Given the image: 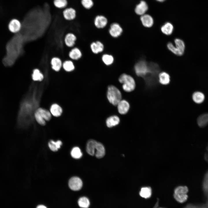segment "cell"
Instances as JSON below:
<instances>
[{
    "instance_id": "6da1fadb",
    "label": "cell",
    "mask_w": 208,
    "mask_h": 208,
    "mask_svg": "<svg viewBox=\"0 0 208 208\" xmlns=\"http://www.w3.org/2000/svg\"><path fill=\"white\" fill-rule=\"evenodd\" d=\"M22 35L18 33L8 42L6 46V55L3 59L4 64L8 66L12 65L23 51Z\"/></svg>"
},
{
    "instance_id": "7a4b0ae2",
    "label": "cell",
    "mask_w": 208,
    "mask_h": 208,
    "mask_svg": "<svg viewBox=\"0 0 208 208\" xmlns=\"http://www.w3.org/2000/svg\"><path fill=\"white\" fill-rule=\"evenodd\" d=\"M86 149L89 155L92 156L95 155L99 158L103 157L105 153V148L103 144L93 140H90L88 142Z\"/></svg>"
},
{
    "instance_id": "3957f363",
    "label": "cell",
    "mask_w": 208,
    "mask_h": 208,
    "mask_svg": "<svg viewBox=\"0 0 208 208\" xmlns=\"http://www.w3.org/2000/svg\"><path fill=\"white\" fill-rule=\"evenodd\" d=\"M119 81L123 84V89L127 92H131L134 90L135 87V81L130 75L125 73L122 74L119 77Z\"/></svg>"
},
{
    "instance_id": "277c9868",
    "label": "cell",
    "mask_w": 208,
    "mask_h": 208,
    "mask_svg": "<svg viewBox=\"0 0 208 208\" xmlns=\"http://www.w3.org/2000/svg\"><path fill=\"white\" fill-rule=\"evenodd\" d=\"M107 96L109 101L114 105H117L121 100V94L120 90L114 86H108Z\"/></svg>"
},
{
    "instance_id": "5b68a950",
    "label": "cell",
    "mask_w": 208,
    "mask_h": 208,
    "mask_svg": "<svg viewBox=\"0 0 208 208\" xmlns=\"http://www.w3.org/2000/svg\"><path fill=\"white\" fill-rule=\"evenodd\" d=\"M148 8L147 2L144 0H141L136 5L134 11L135 14L140 16L146 14Z\"/></svg>"
},
{
    "instance_id": "8992f818",
    "label": "cell",
    "mask_w": 208,
    "mask_h": 208,
    "mask_svg": "<svg viewBox=\"0 0 208 208\" xmlns=\"http://www.w3.org/2000/svg\"><path fill=\"white\" fill-rule=\"evenodd\" d=\"M8 27L9 30L11 32L17 34L21 31L22 27V24L18 19L13 18L10 21Z\"/></svg>"
},
{
    "instance_id": "52a82bcc",
    "label": "cell",
    "mask_w": 208,
    "mask_h": 208,
    "mask_svg": "<svg viewBox=\"0 0 208 208\" xmlns=\"http://www.w3.org/2000/svg\"><path fill=\"white\" fill-rule=\"evenodd\" d=\"M77 38L73 33L69 32L65 35L64 41V44L70 49L73 47L75 44Z\"/></svg>"
},
{
    "instance_id": "ba28073f",
    "label": "cell",
    "mask_w": 208,
    "mask_h": 208,
    "mask_svg": "<svg viewBox=\"0 0 208 208\" xmlns=\"http://www.w3.org/2000/svg\"><path fill=\"white\" fill-rule=\"evenodd\" d=\"M63 61L59 57L54 56L51 59L50 64L51 68L54 72H58L62 69Z\"/></svg>"
},
{
    "instance_id": "9c48e42d",
    "label": "cell",
    "mask_w": 208,
    "mask_h": 208,
    "mask_svg": "<svg viewBox=\"0 0 208 208\" xmlns=\"http://www.w3.org/2000/svg\"><path fill=\"white\" fill-rule=\"evenodd\" d=\"M82 182L81 179L77 177H73L69 180L68 185L70 188L74 191L80 190L82 186Z\"/></svg>"
},
{
    "instance_id": "30bf717a",
    "label": "cell",
    "mask_w": 208,
    "mask_h": 208,
    "mask_svg": "<svg viewBox=\"0 0 208 208\" xmlns=\"http://www.w3.org/2000/svg\"><path fill=\"white\" fill-rule=\"evenodd\" d=\"M123 29L120 25L117 23L111 24L109 29V33L113 37L117 38L122 33Z\"/></svg>"
},
{
    "instance_id": "8fae6325",
    "label": "cell",
    "mask_w": 208,
    "mask_h": 208,
    "mask_svg": "<svg viewBox=\"0 0 208 208\" xmlns=\"http://www.w3.org/2000/svg\"><path fill=\"white\" fill-rule=\"evenodd\" d=\"M140 20L142 25L146 27H151L154 24V20L152 16L148 13L140 16Z\"/></svg>"
},
{
    "instance_id": "7c38bea8",
    "label": "cell",
    "mask_w": 208,
    "mask_h": 208,
    "mask_svg": "<svg viewBox=\"0 0 208 208\" xmlns=\"http://www.w3.org/2000/svg\"><path fill=\"white\" fill-rule=\"evenodd\" d=\"M64 18L67 21L74 20L76 16V11L73 8H68L64 10L62 12Z\"/></svg>"
},
{
    "instance_id": "4fadbf2b",
    "label": "cell",
    "mask_w": 208,
    "mask_h": 208,
    "mask_svg": "<svg viewBox=\"0 0 208 208\" xmlns=\"http://www.w3.org/2000/svg\"><path fill=\"white\" fill-rule=\"evenodd\" d=\"M107 20L105 16L102 15L96 16L94 20V23L97 28L101 29L105 27L107 23Z\"/></svg>"
},
{
    "instance_id": "5bb4252c",
    "label": "cell",
    "mask_w": 208,
    "mask_h": 208,
    "mask_svg": "<svg viewBox=\"0 0 208 208\" xmlns=\"http://www.w3.org/2000/svg\"><path fill=\"white\" fill-rule=\"evenodd\" d=\"M69 59L72 60H77L81 57L82 54L80 50L77 47L70 49L68 53Z\"/></svg>"
},
{
    "instance_id": "9a60e30c",
    "label": "cell",
    "mask_w": 208,
    "mask_h": 208,
    "mask_svg": "<svg viewBox=\"0 0 208 208\" xmlns=\"http://www.w3.org/2000/svg\"><path fill=\"white\" fill-rule=\"evenodd\" d=\"M117 105L119 112L122 114L127 113L130 107V105L128 102L124 100H121Z\"/></svg>"
},
{
    "instance_id": "2e32d148",
    "label": "cell",
    "mask_w": 208,
    "mask_h": 208,
    "mask_svg": "<svg viewBox=\"0 0 208 208\" xmlns=\"http://www.w3.org/2000/svg\"><path fill=\"white\" fill-rule=\"evenodd\" d=\"M174 46L179 52V56H181L184 53L185 45L184 41L181 39L176 38L174 40Z\"/></svg>"
},
{
    "instance_id": "e0dca14e",
    "label": "cell",
    "mask_w": 208,
    "mask_h": 208,
    "mask_svg": "<svg viewBox=\"0 0 208 208\" xmlns=\"http://www.w3.org/2000/svg\"><path fill=\"white\" fill-rule=\"evenodd\" d=\"M174 27L172 24L169 22L165 23L161 27V32L164 34L169 36L173 32Z\"/></svg>"
},
{
    "instance_id": "ac0fdd59",
    "label": "cell",
    "mask_w": 208,
    "mask_h": 208,
    "mask_svg": "<svg viewBox=\"0 0 208 208\" xmlns=\"http://www.w3.org/2000/svg\"><path fill=\"white\" fill-rule=\"evenodd\" d=\"M90 47L92 51L95 54L101 52L104 49L103 44L99 41L92 42L91 44Z\"/></svg>"
},
{
    "instance_id": "d6986e66",
    "label": "cell",
    "mask_w": 208,
    "mask_h": 208,
    "mask_svg": "<svg viewBox=\"0 0 208 208\" xmlns=\"http://www.w3.org/2000/svg\"><path fill=\"white\" fill-rule=\"evenodd\" d=\"M75 66L73 60H67L63 62L62 69L66 72H70L74 70Z\"/></svg>"
},
{
    "instance_id": "ffe728a7",
    "label": "cell",
    "mask_w": 208,
    "mask_h": 208,
    "mask_svg": "<svg viewBox=\"0 0 208 208\" xmlns=\"http://www.w3.org/2000/svg\"><path fill=\"white\" fill-rule=\"evenodd\" d=\"M158 77L159 82L162 85H167L170 82V76L165 72H160L158 75Z\"/></svg>"
},
{
    "instance_id": "44dd1931",
    "label": "cell",
    "mask_w": 208,
    "mask_h": 208,
    "mask_svg": "<svg viewBox=\"0 0 208 208\" xmlns=\"http://www.w3.org/2000/svg\"><path fill=\"white\" fill-rule=\"evenodd\" d=\"M38 115L45 120L49 121L51 118V113L49 111L42 108L38 109L36 112Z\"/></svg>"
},
{
    "instance_id": "7402d4cb",
    "label": "cell",
    "mask_w": 208,
    "mask_h": 208,
    "mask_svg": "<svg viewBox=\"0 0 208 208\" xmlns=\"http://www.w3.org/2000/svg\"><path fill=\"white\" fill-rule=\"evenodd\" d=\"M31 77L34 81H42L44 78V75L41 70L38 68H35L32 71Z\"/></svg>"
},
{
    "instance_id": "603a6c76",
    "label": "cell",
    "mask_w": 208,
    "mask_h": 208,
    "mask_svg": "<svg viewBox=\"0 0 208 208\" xmlns=\"http://www.w3.org/2000/svg\"><path fill=\"white\" fill-rule=\"evenodd\" d=\"M51 114L54 116L58 117L60 116L62 112V108L58 104H54L51 106L50 109Z\"/></svg>"
},
{
    "instance_id": "cb8c5ba5",
    "label": "cell",
    "mask_w": 208,
    "mask_h": 208,
    "mask_svg": "<svg viewBox=\"0 0 208 208\" xmlns=\"http://www.w3.org/2000/svg\"><path fill=\"white\" fill-rule=\"evenodd\" d=\"M120 122L119 117L116 116H113L109 117L106 120V123L109 127H111L118 124Z\"/></svg>"
},
{
    "instance_id": "d4e9b609",
    "label": "cell",
    "mask_w": 208,
    "mask_h": 208,
    "mask_svg": "<svg viewBox=\"0 0 208 208\" xmlns=\"http://www.w3.org/2000/svg\"><path fill=\"white\" fill-rule=\"evenodd\" d=\"M192 98L195 102L197 103H200L204 101L205 96L201 92H196L193 94Z\"/></svg>"
},
{
    "instance_id": "484cf974",
    "label": "cell",
    "mask_w": 208,
    "mask_h": 208,
    "mask_svg": "<svg viewBox=\"0 0 208 208\" xmlns=\"http://www.w3.org/2000/svg\"><path fill=\"white\" fill-rule=\"evenodd\" d=\"M151 189L150 187H143L141 189L140 195L142 198H148L151 197Z\"/></svg>"
},
{
    "instance_id": "4316f807",
    "label": "cell",
    "mask_w": 208,
    "mask_h": 208,
    "mask_svg": "<svg viewBox=\"0 0 208 208\" xmlns=\"http://www.w3.org/2000/svg\"><path fill=\"white\" fill-rule=\"evenodd\" d=\"M62 144V143L60 140H58L55 142L51 140L49 143L48 145L51 151H56L60 148Z\"/></svg>"
},
{
    "instance_id": "83f0119b",
    "label": "cell",
    "mask_w": 208,
    "mask_h": 208,
    "mask_svg": "<svg viewBox=\"0 0 208 208\" xmlns=\"http://www.w3.org/2000/svg\"><path fill=\"white\" fill-rule=\"evenodd\" d=\"M103 62L107 65H111L114 62V58L111 55L105 54L103 55L102 57Z\"/></svg>"
},
{
    "instance_id": "f1b7e54d",
    "label": "cell",
    "mask_w": 208,
    "mask_h": 208,
    "mask_svg": "<svg viewBox=\"0 0 208 208\" xmlns=\"http://www.w3.org/2000/svg\"><path fill=\"white\" fill-rule=\"evenodd\" d=\"M79 206L82 208H88L90 204L88 199L85 197H82L80 198L78 201Z\"/></svg>"
},
{
    "instance_id": "f546056e",
    "label": "cell",
    "mask_w": 208,
    "mask_h": 208,
    "mask_svg": "<svg viewBox=\"0 0 208 208\" xmlns=\"http://www.w3.org/2000/svg\"><path fill=\"white\" fill-rule=\"evenodd\" d=\"M174 196L175 199L178 202L182 203L185 202L187 200L188 196L187 194H174Z\"/></svg>"
},
{
    "instance_id": "4dcf8cb0",
    "label": "cell",
    "mask_w": 208,
    "mask_h": 208,
    "mask_svg": "<svg viewBox=\"0 0 208 208\" xmlns=\"http://www.w3.org/2000/svg\"><path fill=\"white\" fill-rule=\"evenodd\" d=\"M53 3L55 7L59 9L65 8L68 4L67 0H53Z\"/></svg>"
},
{
    "instance_id": "1f68e13d",
    "label": "cell",
    "mask_w": 208,
    "mask_h": 208,
    "mask_svg": "<svg viewBox=\"0 0 208 208\" xmlns=\"http://www.w3.org/2000/svg\"><path fill=\"white\" fill-rule=\"evenodd\" d=\"M71 155L73 158L78 159L81 157L82 154L80 149L78 147H75L72 150Z\"/></svg>"
},
{
    "instance_id": "d6a6232c",
    "label": "cell",
    "mask_w": 208,
    "mask_h": 208,
    "mask_svg": "<svg viewBox=\"0 0 208 208\" xmlns=\"http://www.w3.org/2000/svg\"><path fill=\"white\" fill-rule=\"evenodd\" d=\"M81 3L83 6L86 9H90L93 5L92 0H81Z\"/></svg>"
},
{
    "instance_id": "836d02e7",
    "label": "cell",
    "mask_w": 208,
    "mask_h": 208,
    "mask_svg": "<svg viewBox=\"0 0 208 208\" xmlns=\"http://www.w3.org/2000/svg\"><path fill=\"white\" fill-rule=\"evenodd\" d=\"M188 192V189L187 186H179L175 189L174 193L187 194Z\"/></svg>"
},
{
    "instance_id": "e575fe53",
    "label": "cell",
    "mask_w": 208,
    "mask_h": 208,
    "mask_svg": "<svg viewBox=\"0 0 208 208\" xmlns=\"http://www.w3.org/2000/svg\"><path fill=\"white\" fill-rule=\"evenodd\" d=\"M168 49L172 53L177 55L179 56V53L175 48L174 45L171 42H168L167 45Z\"/></svg>"
},
{
    "instance_id": "d590c367",
    "label": "cell",
    "mask_w": 208,
    "mask_h": 208,
    "mask_svg": "<svg viewBox=\"0 0 208 208\" xmlns=\"http://www.w3.org/2000/svg\"><path fill=\"white\" fill-rule=\"evenodd\" d=\"M36 208H47V207L44 205H39L37 206Z\"/></svg>"
},
{
    "instance_id": "8d00e7d4",
    "label": "cell",
    "mask_w": 208,
    "mask_h": 208,
    "mask_svg": "<svg viewBox=\"0 0 208 208\" xmlns=\"http://www.w3.org/2000/svg\"><path fill=\"white\" fill-rule=\"evenodd\" d=\"M156 1L160 2V3H162L164 1H165L166 0H155Z\"/></svg>"
},
{
    "instance_id": "74e56055",
    "label": "cell",
    "mask_w": 208,
    "mask_h": 208,
    "mask_svg": "<svg viewBox=\"0 0 208 208\" xmlns=\"http://www.w3.org/2000/svg\"></svg>"
}]
</instances>
